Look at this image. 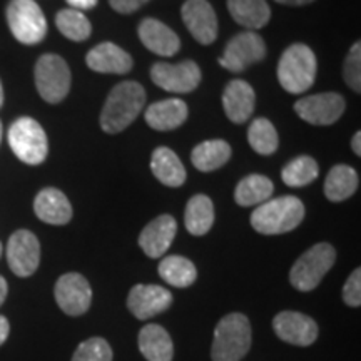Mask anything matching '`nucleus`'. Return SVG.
Here are the masks:
<instances>
[{"instance_id":"obj_1","label":"nucleus","mask_w":361,"mask_h":361,"mask_svg":"<svg viewBox=\"0 0 361 361\" xmlns=\"http://www.w3.org/2000/svg\"><path fill=\"white\" fill-rule=\"evenodd\" d=\"M144 102H146V92L141 84L134 80H124L117 84L111 90L104 109L99 117L101 128L107 134H119L128 129L141 114Z\"/></svg>"},{"instance_id":"obj_2","label":"nucleus","mask_w":361,"mask_h":361,"mask_svg":"<svg viewBox=\"0 0 361 361\" xmlns=\"http://www.w3.org/2000/svg\"><path fill=\"white\" fill-rule=\"evenodd\" d=\"M305 219V204L296 196H281L264 201L252 211L251 226L266 236L296 229Z\"/></svg>"},{"instance_id":"obj_3","label":"nucleus","mask_w":361,"mask_h":361,"mask_svg":"<svg viewBox=\"0 0 361 361\" xmlns=\"http://www.w3.org/2000/svg\"><path fill=\"white\" fill-rule=\"evenodd\" d=\"M251 348V324L241 313L226 314L214 329L213 361H241Z\"/></svg>"},{"instance_id":"obj_4","label":"nucleus","mask_w":361,"mask_h":361,"mask_svg":"<svg viewBox=\"0 0 361 361\" xmlns=\"http://www.w3.org/2000/svg\"><path fill=\"white\" fill-rule=\"evenodd\" d=\"M316 56L308 45L293 44L283 52L278 64V80L290 94H303L314 84Z\"/></svg>"},{"instance_id":"obj_5","label":"nucleus","mask_w":361,"mask_h":361,"mask_svg":"<svg viewBox=\"0 0 361 361\" xmlns=\"http://www.w3.org/2000/svg\"><path fill=\"white\" fill-rule=\"evenodd\" d=\"M336 261L335 247L328 243H318L310 247L300 258L290 271V283L298 291H313L326 273L333 268Z\"/></svg>"},{"instance_id":"obj_6","label":"nucleus","mask_w":361,"mask_h":361,"mask_svg":"<svg viewBox=\"0 0 361 361\" xmlns=\"http://www.w3.org/2000/svg\"><path fill=\"white\" fill-rule=\"evenodd\" d=\"M8 146L13 154L29 166L42 164L47 157V134L32 117H19L8 129Z\"/></svg>"},{"instance_id":"obj_7","label":"nucleus","mask_w":361,"mask_h":361,"mask_svg":"<svg viewBox=\"0 0 361 361\" xmlns=\"http://www.w3.org/2000/svg\"><path fill=\"white\" fill-rule=\"evenodd\" d=\"M6 17L8 29L20 44L35 45L47 35V20L35 0H11Z\"/></svg>"},{"instance_id":"obj_8","label":"nucleus","mask_w":361,"mask_h":361,"mask_svg":"<svg viewBox=\"0 0 361 361\" xmlns=\"http://www.w3.org/2000/svg\"><path fill=\"white\" fill-rule=\"evenodd\" d=\"M34 79L40 97L49 104L62 102L71 90V69L57 54H44L39 57Z\"/></svg>"},{"instance_id":"obj_9","label":"nucleus","mask_w":361,"mask_h":361,"mask_svg":"<svg viewBox=\"0 0 361 361\" xmlns=\"http://www.w3.org/2000/svg\"><path fill=\"white\" fill-rule=\"evenodd\" d=\"M266 56V44L261 35L246 30L229 40L219 64L231 72H243L247 67L261 62Z\"/></svg>"},{"instance_id":"obj_10","label":"nucleus","mask_w":361,"mask_h":361,"mask_svg":"<svg viewBox=\"0 0 361 361\" xmlns=\"http://www.w3.org/2000/svg\"><path fill=\"white\" fill-rule=\"evenodd\" d=\"M201 69L194 61H184L180 64L157 62L151 67V79L157 87L174 94L192 92L201 82Z\"/></svg>"},{"instance_id":"obj_11","label":"nucleus","mask_w":361,"mask_h":361,"mask_svg":"<svg viewBox=\"0 0 361 361\" xmlns=\"http://www.w3.org/2000/svg\"><path fill=\"white\" fill-rule=\"evenodd\" d=\"M7 263L16 276H32L40 263V243L37 236L29 229H19L13 233L7 243Z\"/></svg>"},{"instance_id":"obj_12","label":"nucleus","mask_w":361,"mask_h":361,"mask_svg":"<svg viewBox=\"0 0 361 361\" xmlns=\"http://www.w3.org/2000/svg\"><path fill=\"white\" fill-rule=\"evenodd\" d=\"M296 114L313 126L335 124L345 112V99L336 92L313 94L295 104Z\"/></svg>"},{"instance_id":"obj_13","label":"nucleus","mask_w":361,"mask_h":361,"mask_svg":"<svg viewBox=\"0 0 361 361\" xmlns=\"http://www.w3.org/2000/svg\"><path fill=\"white\" fill-rule=\"evenodd\" d=\"M54 296L59 308L69 316H80L90 308L92 290L82 274L67 273L57 279L54 288Z\"/></svg>"},{"instance_id":"obj_14","label":"nucleus","mask_w":361,"mask_h":361,"mask_svg":"<svg viewBox=\"0 0 361 361\" xmlns=\"http://www.w3.org/2000/svg\"><path fill=\"white\" fill-rule=\"evenodd\" d=\"M180 16L184 25L200 44L209 45L218 39V16L207 0H186Z\"/></svg>"},{"instance_id":"obj_15","label":"nucleus","mask_w":361,"mask_h":361,"mask_svg":"<svg viewBox=\"0 0 361 361\" xmlns=\"http://www.w3.org/2000/svg\"><path fill=\"white\" fill-rule=\"evenodd\" d=\"M273 329L279 340L295 346H311L318 340V324L308 314L298 311H281L274 316Z\"/></svg>"},{"instance_id":"obj_16","label":"nucleus","mask_w":361,"mask_h":361,"mask_svg":"<svg viewBox=\"0 0 361 361\" xmlns=\"http://www.w3.org/2000/svg\"><path fill=\"white\" fill-rule=\"evenodd\" d=\"M173 303V295L157 284H135L128 296V308L137 319H149L164 313Z\"/></svg>"},{"instance_id":"obj_17","label":"nucleus","mask_w":361,"mask_h":361,"mask_svg":"<svg viewBox=\"0 0 361 361\" xmlns=\"http://www.w3.org/2000/svg\"><path fill=\"white\" fill-rule=\"evenodd\" d=\"M178 223L171 214H162L151 221L139 234V246L149 258H161L173 245Z\"/></svg>"},{"instance_id":"obj_18","label":"nucleus","mask_w":361,"mask_h":361,"mask_svg":"<svg viewBox=\"0 0 361 361\" xmlns=\"http://www.w3.org/2000/svg\"><path fill=\"white\" fill-rule=\"evenodd\" d=\"M144 47L161 57H173L179 52L180 40L171 27L157 19H144L137 29Z\"/></svg>"},{"instance_id":"obj_19","label":"nucleus","mask_w":361,"mask_h":361,"mask_svg":"<svg viewBox=\"0 0 361 361\" xmlns=\"http://www.w3.org/2000/svg\"><path fill=\"white\" fill-rule=\"evenodd\" d=\"M90 71L101 74H128L133 69V57L112 42H102L92 47L85 56Z\"/></svg>"},{"instance_id":"obj_20","label":"nucleus","mask_w":361,"mask_h":361,"mask_svg":"<svg viewBox=\"0 0 361 361\" xmlns=\"http://www.w3.org/2000/svg\"><path fill=\"white\" fill-rule=\"evenodd\" d=\"M256 106V94L246 80L234 79L226 85L223 107L231 123L243 124L250 119Z\"/></svg>"},{"instance_id":"obj_21","label":"nucleus","mask_w":361,"mask_h":361,"mask_svg":"<svg viewBox=\"0 0 361 361\" xmlns=\"http://www.w3.org/2000/svg\"><path fill=\"white\" fill-rule=\"evenodd\" d=\"M34 213L42 223L64 226L72 219L71 201L56 188H45L35 196Z\"/></svg>"},{"instance_id":"obj_22","label":"nucleus","mask_w":361,"mask_h":361,"mask_svg":"<svg viewBox=\"0 0 361 361\" xmlns=\"http://www.w3.org/2000/svg\"><path fill=\"white\" fill-rule=\"evenodd\" d=\"M188 106L180 99H166L151 104L146 111V123L156 130H173L188 119Z\"/></svg>"},{"instance_id":"obj_23","label":"nucleus","mask_w":361,"mask_h":361,"mask_svg":"<svg viewBox=\"0 0 361 361\" xmlns=\"http://www.w3.org/2000/svg\"><path fill=\"white\" fill-rule=\"evenodd\" d=\"M139 351L147 361H173V340L161 324L149 323L139 331Z\"/></svg>"},{"instance_id":"obj_24","label":"nucleus","mask_w":361,"mask_h":361,"mask_svg":"<svg viewBox=\"0 0 361 361\" xmlns=\"http://www.w3.org/2000/svg\"><path fill=\"white\" fill-rule=\"evenodd\" d=\"M151 171L159 183L169 188L183 186L186 180V169L179 156L169 147H157L151 157Z\"/></svg>"},{"instance_id":"obj_25","label":"nucleus","mask_w":361,"mask_h":361,"mask_svg":"<svg viewBox=\"0 0 361 361\" xmlns=\"http://www.w3.org/2000/svg\"><path fill=\"white\" fill-rule=\"evenodd\" d=\"M228 11L234 22L252 32L268 25L271 19V8L266 0H228Z\"/></svg>"},{"instance_id":"obj_26","label":"nucleus","mask_w":361,"mask_h":361,"mask_svg":"<svg viewBox=\"0 0 361 361\" xmlns=\"http://www.w3.org/2000/svg\"><path fill=\"white\" fill-rule=\"evenodd\" d=\"M231 157V146L223 139H211L197 144L191 152V162L201 173H211L223 168Z\"/></svg>"},{"instance_id":"obj_27","label":"nucleus","mask_w":361,"mask_h":361,"mask_svg":"<svg viewBox=\"0 0 361 361\" xmlns=\"http://www.w3.org/2000/svg\"><path fill=\"white\" fill-rule=\"evenodd\" d=\"M358 189V173L346 164L331 168L324 180V196L333 202L346 201Z\"/></svg>"},{"instance_id":"obj_28","label":"nucleus","mask_w":361,"mask_h":361,"mask_svg":"<svg viewBox=\"0 0 361 361\" xmlns=\"http://www.w3.org/2000/svg\"><path fill=\"white\" fill-rule=\"evenodd\" d=\"M184 224L192 236H204L214 224L213 201L204 194H196L189 200L184 213Z\"/></svg>"},{"instance_id":"obj_29","label":"nucleus","mask_w":361,"mask_h":361,"mask_svg":"<svg viewBox=\"0 0 361 361\" xmlns=\"http://www.w3.org/2000/svg\"><path fill=\"white\" fill-rule=\"evenodd\" d=\"M273 191L274 184L269 178L263 174H250L239 180L236 191H234V200L243 207L259 206L273 196Z\"/></svg>"},{"instance_id":"obj_30","label":"nucleus","mask_w":361,"mask_h":361,"mask_svg":"<svg viewBox=\"0 0 361 361\" xmlns=\"http://www.w3.org/2000/svg\"><path fill=\"white\" fill-rule=\"evenodd\" d=\"M159 276L174 288H188L196 281L197 269L184 256H166L159 263Z\"/></svg>"},{"instance_id":"obj_31","label":"nucleus","mask_w":361,"mask_h":361,"mask_svg":"<svg viewBox=\"0 0 361 361\" xmlns=\"http://www.w3.org/2000/svg\"><path fill=\"white\" fill-rule=\"evenodd\" d=\"M247 141L250 146L261 156H269L276 152L279 137L273 123L264 117L255 119L247 129Z\"/></svg>"},{"instance_id":"obj_32","label":"nucleus","mask_w":361,"mask_h":361,"mask_svg":"<svg viewBox=\"0 0 361 361\" xmlns=\"http://www.w3.org/2000/svg\"><path fill=\"white\" fill-rule=\"evenodd\" d=\"M56 25L64 37L74 42H82L90 37L92 25L82 12L74 11V8H62L56 16Z\"/></svg>"},{"instance_id":"obj_33","label":"nucleus","mask_w":361,"mask_h":361,"mask_svg":"<svg viewBox=\"0 0 361 361\" xmlns=\"http://www.w3.org/2000/svg\"><path fill=\"white\" fill-rule=\"evenodd\" d=\"M318 162L310 156H300L284 166L281 178L283 183L290 188H303L318 178Z\"/></svg>"},{"instance_id":"obj_34","label":"nucleus","mask_w":361,"mask_h":361,"mask_svg":"<svg viewBox=\"0 0 361 361\" xmlns=\"http://www.w3.org/2000/svg\"><path fill=\"white\" fill-rule=\"evenodd\" d=\"M71 361H112V350L104 338L94 336L80 343Z\"/></svg>"},{"instance_id":"obj_35","label":"nucleus","mask_w":361,"mask_h":361,"mask_svg":"<svg viewBox=\"0 0 361 361\" xmlns=\"http://www.w3.org/2000/svg\"><path fill=\"white\" fill-rule=\"evenodd\" d=\"M343 78L345 82L355 90L356 94L361 92V44L355 42L351 45L348 56L343 66Z\"/></svg>"},{"instance_id":"obj_36","label":"nucleus","mask_w":361,"mask_h":361,"mask_svg":"<svg viewBox=\"0 0 361 361\" xmlns=\"http://www.w3.org/2000/svg\"><path fill=\"white\" fill-rule=\"evenodd\" d=\"M343 301L351 308L361 305V269L356 268L343 286Z\"/></svg>"},{"instance_id":"obj_37","label":"nucleus","mask_w":361,"mask_h":361,"mask_svg":"<svg viewBox=\"0 0 361 361\" xmlns=\"http://www.w3.org/2000/svg\"><path fill=\"white\" fill-rule=\"evenodd\" d=\"M149 0H109V6L114 8L116 12L124 13H133L135 11H139L142 6H146Z\"/></svg>"},{"instance_id":"obj_38","label":"nucleus","mask_w":361,"mask_h":361,"mask_svg":"<svg viewBox=\"0 0 361 361\" xmlns=\"http://www.w3.org/2000/svg\"><path fill=\"white\" fill-rule=\"evenodd\" d=\"M67 4H69L71 8H74V11H90V8H94L97 6L99 0H66Z\"/></svg>"},{"instance_id":"obj_39","label":"nucleus","mask_w":361,"mask_h":361,"mask_svg":"<svg viewBox=\"0 0 361 361\" xmlns=\"http://www.w3.org/2000/svg\"><path fill=\"white\" fill-rule=\"evenodd\" d=\"M8 333H11V324H8V319L6 316L0 314V346L7 341Z\"/></svg>"},{"instance_id":"obj_40","label":"nucleus","mask_w":361,"mask_h":361,"mask_svg":"<svg viewBox=\"0 0 361 361\" xmlns=\"http://www.w3.org/2000/svg\"><path fill=\"white\" fill-rule=\"evenodd\" d=\"M274 2H278V4H283V6L301 7V6H308V4H313L314 0H274Z\"/></svg>"},{"instance_id":"obj_41","label":"nucleus","mask_w":361,"mask_h":361,"mask_svg":"<svg viewBox=\"0 0 361 361\" xmlns=\"http://www.w3.org/2000/svg\"><path fill=\"white\" fill-rule=\"evenodd\" d=\"M351 149H353L355 154H361V133H355L353 139H351Z\"/></svg>"},{"instance_id":"obj_42","label":"nucleus","mask_w":361,"mask_h":361,"mask_svg":"<svg viewBox=\"0 0 361 361\" xmlns=\"http://www.w3.org/2000/svg\"><path fill=\"white\" fill-rule=\"evenodd\" d=\"M7 293H8V284L6 281V278L0 276V306H2L4 301H6Z\"/></svg>"},{"instance_id":"obj_43","label":"nucleus","mask_w":361,"mask_h":361,"mask_svg":"<svg viewBox=\"0 0 361 361\" xmlns=\"http://www.w3.org/2000/svg\"><path fill=\"white\" fill-rule=\"evenodd\" d=\"M4 106V87H2V80H0V107Z\"/></svg>"},{"instance_id":"obj_44","label":"nucleus","mask_w":361,"mask_h":361,"mask_svg":"<svg viewBox=\"0 0 361 361\" xmlns=\"http://www.w3.org/2000/svg\"><path fill=\"white\" fill-rule=\"evenodd\" d=\"M2 121H0V142H2Z\"/></svg>"},{"instance_id":"obj_45","label":"nucleus","mask_w":361,"mask_h":361,"mask_svg":"<svg viewBox=\"0 0 361 361\" xmlns=\"http://www.w3.org/2000/svg\"><path fill=\"white\" fill-rule=\"evenodd\" d=\"M2 251H4V247H2V243H0V256H2Z\"/></svg>"}]
</instances>
